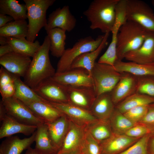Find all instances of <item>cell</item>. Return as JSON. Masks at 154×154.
Instances as JSON below:
<instances>
[{"label":"cell","instance_id":"1","mask_svg":"<svg viewBox=\"0 0 154 154\" xmlns=\"http://www.w3.org/2000/svg\"><path fill=\"white\" fill-rule=\"evenodd\" d=\"M50 41L46 36L38 50L32 58L24 78V82L32 89L43 81L51 78L56 71L50 59Z\"/></svg>","mask_w":154,"mask_h":154},{"label":"cell","instance_id":"2","mask_svg":"<svg viewBox=\"0 0 154 154\" xmlns=\"http://www.w3.org/2000/svg\"><path fill=\"white\" fill-rule=\"evenodd\" d=\"M119 0H94L83 15L92 30L99 29L105 34L112 32L115 22L116 5Z\"/></svg>","mask_w":154,"mask_h":154},{"label":"cell","instance_id":"3","mask_svg":"<svg viewBox=\"0 0 154 154\" xmlns=\"http://www.w3.org/2000/svg\"><path fill=\"white\" fill-rule=\"evenodd\" d=\"M148 31L133 21H127L122 25L117 35V61L122 60L126 53L139 48L144 42Z\"/></svg>","mask_w":154,"mask_h":154},{"label":"cell","instance_id":"4","mask_svg":"<svg viewBox=\"0 0 154 154\" xmlns=\"http://www.w3.org/2000/svg\"><path fill=\"white\" fill-rule=\"evenodd\" d=\"M27 9L28 31L26 39L34 42L40 29L46 24V12L55 0H24Z\"/></svg>","mask_w":154,"mask_h":154},{"label":"cell","instance_id":"5","mask_svg":"<svg viewBox=\"0 0 154 154\" xmlns=\"http://www.w3.org/2000/svg\"><path fill=\"white\" fill-rule=\"evenodd\" d=\"M104 37V35L98 36L95 39L90 36L82 38L78 40L72 48L66 49L57 63L56 72H63L70 69L75 59L83 53L97 49Z\"/></svg>","mask_w":154,"mask_h":154},{"label":"cell","instance_id":"6","mask_svg":"<svg viewBox=\"0 0 154 154\" xmlns=\"http://www.w3.org/2000/svg\"><path fill=\"white\" fill-rule=\"evenodd\" d=\"M121 75L114 66L96 62L91 76L96 97L110 92L119 80Z\"/></svg>","mask_w":154,"mask_h":154},{"label":"cell","instance_id":"7","mask_svg":"<svg viewBox=\"0 0 154 154\" xmlns=\"http://www.w3.org/2000/svg\"><path fill=\"white\" fill-rule=\"evenodd\" d=\"M127 21L135 22L154 32V13L150 7L140 0H127Z\"/></svg>","mask_w":154,"mask_h":154},{"label":"cell","instance_id":"8","mask_svg":"<svg viewBox=\"0 0 154 154\" xmlns=\"http://www.w3.org/2000/svg\"><path fill=\"white\" fill-rule=\"evenodd\" d=\"M1 101L7 114L20 122L37 126L44 123L37 117L26 105L14 97L2 98Z\"/></svg>","mask_w":154,"mask_h":154},{"label":"cell","instance_id":"9","mask_svg":"<svg viewBox=\"0 0 154 154\" xmlns=\"http://www.w3.org/2000/svg\"><path fill=\"white\" fill-rule=\"evenodd\" d=\"M33 89L39 96L49 102L69 103L65 86L51 78L43 81Z\"/></svg>","mask_w":154,"mask_h":154},{"label":"cell","instance_id":"10","mask_svg":"<svg viewBox=\"0 0 154 154\" xmlns=\"http://www.w3.org/2000/svg\"><path fill=\"white\" fill-rule=\"evenodd\" d=\"M86 127L70 120L69 128L62 147L56 154H73L81 151L86 131Z\"/></svg>","mask_w":154,"mask_h":154},{"label":"cell","instance_id":"11","mask_svg":"<svg viewBox=\"0 0 154 154\" xmlns=\"http://www.w3.org/2000/svg\"><path fill=\"white\" fill-rule=\"evenodd\" d=\"M50 78L64 85L86 86L94 88L91 76L86 70L83 68L71 69L63 72H56Z\"/></svg>","mask_w":154,"mask_h":154},{"label":"cell","instance_id":"12","mask_svg":"<svg viewBox=\"0 0 154 154\" xmlns=\"http://www.w3.org/2000/svg\"><path fill=\"white\" fill-rule=\"evenodd\" d=\"M76 19L71 13L68 5L59 7L49 15L44 27L46 33L55 28H59L68 32L75 27Z\"/></svg>","mask_w":154,"mask_h":154},{"label":"cell","instance_id":"13","mask_svg":"<svg viewBox=\"0 0 154 154\" xmlns=\"http://www.w3.org/2000/svg\"><path fill=\"white\" fill-rule=\"evenodd\" d=\"M49 103L70 121L77 124L87 126L99 120L90 111L70 103Z\"/></svg>","mask_w":154,"mask_h":154},{"label":"cell","instance_id":"14","mask_svg":"<svg viewBox=\"0 0 154 154\" xmlns=\"http://www.w3.org/2000/svg\"><path fill=\"white\" fill-rule=\"evenodd\" d=\"M123 59L141 64L154 62V32L149 31L144 42L137 50L125 54Z\"/></svg>","mask_w":154,"mask_h":154},{"label":"cell","instance_id":"15","mask_svg":"<svg viewBox=\"0 0 154 154\" xmlns=\"http://www.w3.org/2000/svg\"><path fill=\"white\" fill-rule=\"evenodd\" d=\"M120 79L110 92L115 106L136 92L137 76L128 72H122Z\"/></svg>","mask_w":154,"mask_h":154},{"label":"cell","instance_id":"16","mask_svg":"<svg viewBox=\"0 0 154 154\" xmlns=\"http://www.w3.org/2000/svg\"><path fill=\"white\" fill-rule=\"evenodd\" d=\"M65 86L69 103L90 111L96 98L94 88Z\"/></svg>","mask_w":154,"mask_h":154},{"label":"cell","instance_id":"17","mask_svg":"<svg viewBox=\"0 0 154 154\" xmlns=\"http://www.w3.org/2000/svg\"><path fill=\"white\" fill-rule=\"evenodd\" d=\"M31 60L29 57L12 52L0 57V64L11 74L23 78Z\"/></svg>","mask_w":154,"mask_h":154},{"label":"cell","instance_id":"18","mask_svg":"<svg viewBox=\"0 0 154 154\" xmlns=\"http://www.w3.org/2000/svg\"><path fill=\"white\" fill-rule=\"evenodd\" d=\"M139 139L113 132L110 137L100 143L101 154H118L131 146Z\"/></svg>","mask_w":154,"mask_h":154},{"label":"cell","instance_id":"19","mask_svg":"<svg viewBox=\"0 0 154 154\" xmlns=\"http://www.w3.org/2000/svg\"><path fill=\"white\" fill-rule=\"evenodd\" d=\"M45 123L52 144L58 152L68 131L70 120L64 115L52 122Z\"/></svg>","mask_w":154,"mask_h":154},{"label":"cell","instance_id":"20","mask_svg":"<svg viewBox=\"0 0 154 154\" xmlns=\"http://www.w3.org/2000/svg\"><path fill=\"white\" fill-rule=\"evenodd\" d=\"M0 121L1 124L0 128V139L18 133L29 135L32 134L37 127L21 123L7 114Z\"/></svg>","mask_w":154,"mask_h":154},{"label":"cell","instance_id":"21","mask_svg":"<svg viewBox=\"0 0 154 154\" xmlns=\"http://www.w3.org/2000/svg\"><path fill=\"white\" fill-rule=\"evenodd\" d=\"M115 106L110 92L105 93L96 97L90 111L98 119L108 120L115 109Z\"/></svg>","mask_w":154,"mask_h":154},{"label":"cell","instance_id":"22","mask_svg":"<svg viewBox=\"0 0 154 154\" xmlns=\"http://www.w3.org/2000/svg\"><path fill=\"white\" fill-rule=\"evenodd\" d=\"M110 33L108 32L104 34L103 40L97 49L94 51L83 53L75 59L72 64L70 69L83 68L86 70L91 76V71L96 59L107 44Z\"/></svg>","mask_w":154,"mask_h":154},{"label":"cell","instance_id":"23","mask_svg":"<svg viewBox=\"0 0 154 154\" xmlns=\"http://www.w3.org/2000/svg\"><path fill=\"white\" fill-rule=\"evenodd\" d=\"M35 131L30 137L23 139L17 136L7 137L1 144L0 154H20L35 141Z\"/></svg>","mask_w":154,"mask_h":154},{"label":"cell","instance_id":"24","mask_svg":"<svg viewBox=\"0 0 154 154\" xmlns=\"http://www.w3.org/2000/svg\"><path fill=\"white\" fill-rule=\"evenodd\" d=\"M25 105L45 123L52 122L64 115L49 102H36Z\"/></svg>","mask_w":154,"mask_h":154},{"label":"cell","instance_id":"25","mask_svg":"<svg viewBox=\"0 0 154 154\" xmlns=\"http://www.w3.org/2000/svg\"><path fill=\"white\" fill-rule=\"evenodd\" d=\"M120 73L128 72L136 76L154 77V64H141L132 62L117 61L114 66Z\"/></svg>","mask_w":154,"mask_h":154},{"label":"cell","instance_id":"26","mask_svg":"<svg viewBox=\"0 0 154 154\" xmlns=\"http://www.w3.org/2000/svg\"><path fill=\"white\" fill-rule=\"evenodd\" d=\"M11 74L15 86V92L13 97L25 104L36 102H48L39 96L32 88L22 81L21 77Z\"/></svg>","mask_w":154,"mask_h":154},{"label":"cell","instance_id":"27","mask_svg":"<svg viewBox=\"0 0 154 154\" xmlns=\"http://www.w3.org/2000/svg\"><path fill=\"white\" fill-rule=\"evenodd\" d=\"M35 149L40 154H56L58 151L53 145L47 127L44 123L37 126L35 131Z\"/></svg>","mask_w":154,"mask_h":154},{"label":"cell","instance_id":"28","mask_svg":"<svg viewBox=\"0 0 154 154\" xmlns=\"http://www.w3.org/2000/svg\"><path fill=\"white\" fill-rule=\"evenodd\" d=\"M7 38L8 44L11 47L13 52L30 58L34 56L41 45L38 40L32 42L26 38Z\"/></svg>","mask_w":154,"mask_h":154},{"label":"cell","instance_id":"29","mask_svg":"<svg viewBox=\"0 0 154 154\" xmlns=\"http://www.w3.org/2000/svg\"><path fill=\"white\" fill-rule=\"evenodd\" d=\"M28 31V24L25 19L14 20L0 28V37L26 38Z\"/></svg>","mask_w":154,"mask_h":154},{"label":"cell","instance_id":"30","mask_svg":"<svg viewBox=\"0 0 154 154\" xmlns=\"http://www.w3.org/2000/svg\"><path fill=\"white\" fill-rule=\"evenodd\" d=\"M66 31L59 28L53 29L47 33L50 41V51L53 56L60 58L65 50Z\"/></svg>","mask_w":154,"mask_h":154},{"label":"cell","instance_id":"31","mask_svg":"<svg viewBox=\"0 0 154 154\" xmlns=\"http://www.w3.org/2000/svg\"><path fill=\"white\" fill-rule=\"evenodd\" d=\"M0 14L10 16L14 20L27 19V9L25 4L16 0H0Z\"/></svg>","mask_w":154,"mask_h":154},{"label":"cell","instance_id":"32","mask_svg":"<svg viewBox=\"0 0 154 154\" xmlns=\"http://www.w3.org/2000/svg\"><path fill=\"white\" fill-rule=\"evenodd\" d=\"M154 103V98L135 92L115 106V108L122 114L133 108L148 105Z\"/></svg>","mask_w":154,"mask_h":154},{"label":"cell","instance_id":"33","mask_svg":"<svg viewBox=\"0 0 154 154\" xmlns=\"http://www.w3.org/2000/svg\"><path fill=\"white\" fill-rule=\"evenodd\" d=\"M86 129L92 137L100 143L110 137L113 133L108 120L99 119L86 126Z\"/></svg>","mask_w":154,"mask_h":154},{"label":"cell","instance_id":"34","mask_svg":"<svg viewBox=\"0 0 154 154\" xmlns=\"http://www.w3.org/2000/svg\"><path fill=\"white\" fill-rule=\"evenodd\" d=\"M110 118L113 132L117 134H124L129 129L138 123L131 121L115 108Z\"/></svg>","mask_w":154,"mask_h":154},{"label":"cell","instance_id":"35","mask_svg":"<svg viewBox=\"0 0 154 154\" xmlns=\"http://www.w3.org/2000/svg\"><path fill=\"white\" fill-rule=\"evenodd\" d=\"M119 28L114 26L112 31L111 42L104 53L100 57L98 63L114 66L117 60V35Z\"/></svg>","mask_w":154,"mask_h":154},{"label":"cell","instance_id":"36","mask_svg":"<svg viewBox=\"0 0 154 154\" xmlns=\"http://www.w3.org/2000/svg\"><path fill=\"white\" fill-rule=\"evenodd\" d=\"M15 90L12 74L1 66L0 69V93L2 98L13 97Z\"/></svg>","mask_w":154,"mask_h":154},{"label":"cell","instance_id":"37","mask_svg":"<svg viewBox=\"0 0 154 154\" xmlns=\"http://www.w3.org/2000/svg\"><path fill=\"white\" fill-rule=\"evenodd\" d=\"M152 134L146 135L126 149L118 154H149L148 145Z\"/></svg>","mask_w":154,"mask_h":154},{"label":"cell","instance_id":"38","mask_svg":"<svg viewBox=\"0 0 154 154\" xmlns=\"http://www.w3.org/2000/svg\"><path fill=\"white\" fill-rule=\"evenodd\" d=\"M136 92L154 98V77L137 76Z\"/></svg>","mask_w":154,"mask_h":154},{"label":"cell","instance_id":"39","mask_svg":"<svg viewBox=\"0 0 154 154\" xmlns=\"http://www.w3.org/2000/svg\"><path fill=\"white\" fill-rule=\"evenodd\" d=\"M81 151L83 154H101L100 143L92 137L87 130Z\"/></svg>","mask_w":154,"mask_h":154},{"label":"cell","instance_id":"40","mask_svg":"<svg viewBox=\"0 0 154 154\" xmlns=\"http://www.w3.org/2000/svg\"><path fill=\"white\" fill-rule=\"evenodd\" d=\"M148 106L141 105L133 108L123 114L134 123H138L146 115L148 110Z\"/></svg>","mask_w":154,"mask_h":154},{"label":"cell","instance_id":"41","mask_svg":"<svg viewBox=\"0 0 154 154\" xmlns=\"http://www.w3.org/2000/svg\"><path fill=\"white\" fill-rule=\"evenodd\" d=\"M149 134H153L150 128L143 124L138 123L129 129L124 134L131 137L140 138Z\"/></svg>","mask_w":154,"mask_h":154},{"label":"cell","instance_id":"42","mask_svg":"<svg viewBox=\"0 0 154 154\" xmlns=\"http://www.w3.org/2000/svg\"><path fill=\"white\" fill-rule=\"evenodd\" d=\"M138 123L146 126L154 133V103L148 105L146 115Z\"/></svg>","mask_w":154,"mask_h":154},{"label":"cell","instance_id":"43","mask_svg":"<svg viewBox=\"0 0 154 154\" xmlns=\"http://www.w3.org/2000/svg\"><path fill=\"white\" fill-rule=\"evenodd\" d=\"M14 20L13 18L10 16L0 14V28L3 27L8 23Z\"/></svg>","mask_w":154,"mask_h":154},{"label":"cell","instance_id":"44","mask_svg":"<svg viewBox=\"0 0 154 154\" xmlns=\"http://www.w3.org/2000/svg\"><path fill=\"white\" fill-rule=\"evenodd\" d=\"M12 52H13L12 49L8 44L4 45H1L0 46V57Z\"/></svg>","mask_w":154,"mask_h":154},{"label":"cell","instance_id":"45","mask_svg":"<svg viewBox=\"0 0 154 154\" xmlns=\"http://www.w3.org/2000/svg\"><path fill=\"white\" fill-rule=\"evenodd\" d=\"M149 154H154V136H151L149 143Z\"/></svg>","mask_w":154,"mask_h":154},{"label":"cell","instance_id":"46","mask_svg":"<svg viewBox=\"0 0 154 154\" xmlns=\"http://www.w3.org/2000/svg\"><path fill=\"white\" fill-rule=\"evenodd\" d=\"M5 107L1 101L0 102V120L1 121L7 114Z\"/></svg>","mask_w":154,"mask_h":154},{"label":"cell","instance_id":"47","mask_svg":"<svg viewBox=\"0 0 154 154\" xmlns=\"http://www.w3.org/2000/svg\"><path fill=\"white\" fill-rule=\"evenodd\" d=\"M25 154H40L38 152L35 148L33 149L30 147L26 152Z\"/></svg>","mask_w":154,"mask_h":154},{"label":"cell","instance_id":"48","mask_svg":"<svg viewBox=\"0 0 154 154\" xmlns=\"http://www.w3.org/2000/svg\"><path fill=\"white\" fill-rule=\"evenodd\" d=\"M8 44L7 37H0V44L1 45H4Z\"/></svg>","mask_w":154,"mask_h":154},{"label":"cell","instance_id":"49","mask_svg":"<svg viewBox=\"0 0 154 154\" xmlns=\"http://www.w3.org/2000/svg\"><path fill=\"white\" fill-rule=\"evenodd\" d=\"M73 154H83L81 152V151H80V152H77Z\"/></svg>","mask_w":154,"mask_h":154},{"label":"cell","instance_id":"50","mask_svg":"<svg viewBox=\"0 0 154 154\" xmlns=\"http://www.w3.org/2000/svg\"><path fill=\"white\" fill-rule=\"evenodd\" d=\"M151 3L153 6L154 7V0L152 1Z\"/></svg>","mask_w":154,"mask_h":154},{"label":"cell","instance_id":"51","mask_svg":"<svg viewBox=\"0 0 154 154\" xmlns=\"http://www.w3.org/2000/svg\"><path fill=\"white\" fill-rule=\"evenodd\" d=\"M153 64H154V62Z\"/></svg>","mask_w":154,"mask_h":154},{"label":"cell","instance_id":"52","mask_svg":"<svg viewBox=\"0 0 154 154\" xmlns=\"http://www.w3.org/2000/svg\"></svg>","mask_w":154,"mask_h":154}]
</instances>
